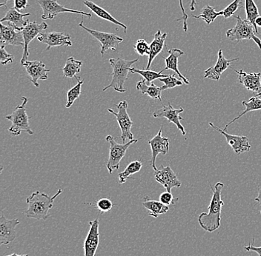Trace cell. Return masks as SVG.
Wrapping results in <instances>:
<instances>
[{
  "mask_svg": "<svg viewBox=\"0 0 261 256\" xmlns=\"http://www.w3.org/2000/svg\"><path fill=\"white\" fill-rule=\"evenodd\" d=\"M29 16H31L30 13L21 14L15 8H12L8 10L6 16L1 19V22H8V23L14 24L17 27H22L29 23V19L24 20V17Z\"/></svg>",
  "mask_w": 261,
  "mask_h": 256,
  "instance_id": "d4e9b609",
  "label": "cell"
},
{
  "mask_svg": "<svg viewBox=\"0 0 261 256\" xmlns=\"http://www.w3.org/2000/svg\"><path fill=\"white\" fill-rule=\"evenodd\" d=\"M146 81L145 79H142V80L138 81L136 86L137 90L140 91L142 94H146L154 100L158 99V100L162 102L161 94H162L163 91L161 90V88L158 87L153 83H151L150 86H148Z\"/></svg>",
  "mask_w": 261,
  "mask_h": 256,
  "instance_id": "4316f807",
  "label": "cell"
},
{
  "mask_svg": "<svg viewBox=\"0 0 261 256\" xmlns=\"http://www.w3.org/2000/svg\"><path fill=\"white\" fill-rule=\"evenodd\" d=\"M165 70L163 69L160 72H156V71H151V70H141L138 69V68H132L130 69V73H138L140 76L144 78L145 80L148 82L151 83L156 79H160L161 78H165L168 75H163L162 73Z\"/></svg>",
  "mask_w": 261,
  "mask_h": 256,
  "instance_id": "d6a6232c",
  "label": "cell"
},
{
  "mask_svg": "<svg viewBox=\"0 0 261 256\" xmlns=\"http://www.w3.org/2000/svg\"><path fill=\"white\" fill-rule=\"evenodd\" d=\"M128 104L127 101H122L117 104V112H114L112 109H108V111L115 116L116 120L118 122L119 126L121 130V136L123 143H128L130 140L134 139L133 133L130 131V129L133 125V122L130 120L127 110H128Z\"/></svg>",
  "mask_w": 261,
  "mask_h": 256,
  "instance_id": "52a82bcc",
  "label": "cell"
},
{
  "mask_svg": "<svg viewBox=\"0 0 261 256\" xmlns=\"http://www.w3.org/2000/svg\"><path fill=\"white\" fill-rule=\"evenodd\" d=\"M63 192L60 189L54 196L50 197L48 194L39 191L33 192L30 196L28 197L26 203L29 208L24 212V214L28 218L37 220H46L50 216L49 210L54 206V202L58 195Z\"/></svg>",
  "mask_w": 261,
  "mask_h": 256,
  "instance_id": "7a4b0ae2",
  "label": "cell"
},
{
  "mask_svg": "<svg viewBox=\"0 0 261 256\" xmlns=\"http://www.w3.org/2000/svg\"><path fill=\"white\" fill-rule=\"evenodd\" d=\"M223 15V11L216 12L215 11V8L212 7V6H205L203 7L201 11V14L200 15H192V17L195 19H203L207 24H210L215 20V19L219 16Z\"/></svg>",
  "mask_w": 261,
  "mask_h": 256,
  "instance_id": "1f68e13d",
  "label": "cell"
},
{
  "mask_svg": "<svg viewBox=\"0 0 261 256\" xmlns=\"http://www.w3.org/2000/svg\"><path fill=\"white\" fill-rule=\"evenodd\" d=\"M24 67L31 81L35 87H40L39 80L45 81L48 79V73L51 70L47 69L43 63L40 61H26L22 64Z\"/></svg>",
  "mask_w": 261,
  "mask_h": 256,
  "instance_id": "2e32d148",
  "label": "cell"
},
{
  "mask_svg": "<svg viewBox=\"0 0 261 256\" xmlns=\"http://www.w3.org/2000/svg\"><path fill=\"white\" fill-rule=\"evenodd\" d=\"M22 104L17 106L12 113L6 116V120L11 122V126L8 129V131L12 136H19L22 131L25 132L28 134L33 135L34 132L31 129L29 120L31 117L26 112V104L28 103V99L22 97Z\"/></svg>",
  "mask_w": 261,
  "mask_h": 256,
  "instance_id": "277c9868",
  "label": "cell"
},
{
  "mask_svg": "<svg viewBox=\"0 0 261 256\" xmlns=\"http://www.w3.org/2000/svg\"><path fill=\"white\" fill-rule=\"evenodd\" d=\"M28 6V0H14V8L20 12Z\"/></svg>",
  "mask_w": 261,
  "mask_h": 256,
  "instance_id": "b9f144b4",
  "label": "cell"
},
{
  "mask_svg": "<svg viewBox=\"0 0 261 256\" xmlns=\"http://www.w3.org/2000/svg\"><path fill=\"white\" fill-rule=\"evenodd\" d=\"M234 71L238 74V81L248 91H252L256 96L261 98V73H247L243 70Z\"/></svg>",
  "mask_w": 261,
  "mask_h": 256,
  "instance_id": "44dd1931",
  "label": "cell"
},
{
  "mask_svg": "<svg viewBox=\"0 0 261 256\" xmlns=\"http://www.w3.org/2000/svg\"><path fill=\"white\" fill-rule=\"evenodd\" d=\"M0 53H1V56H0V62H1L3 65H7L9 63H12L14 60V56L13 55L9 54L4 47H1L0 48Z\"/></svg>",
  "mask_w": 261,
  "mask_h": 256,
  "instance_id": "ab89813d",
  "label": "cell"
},
{
  "mask_svg": "<svg viewBox=\"0 0 261 256\" xmlns=\"http://www.w3.org/2000/svg\"><path fill=\"white\" fill-rule=\"evenodd\" d=\"M139 59L133 60H125L118 57L117 59H110L109 63L112 67V80L109 86L103 88L102 91H106L109 88H113L114 91L118 93H125L126 89L124 88V84L128 80V73L132 66L138 63Z\"/></svg>",
  "mask_w": 261,
  "mask_h": 256,
  "instance_id": "3957f363",
  "label": "cell"
},
{
  "mask_svg": "<svg viewBox=\"0 0 261 256\" xmlns=\"http://www.w3.org/2000/svg\"><path fill=\"white\" fill-rule=\"evenodd\" d=\"M37 3L43 11L42 19L44 20L55 19V16L62 13H72V14H80L81 16H86L89 18L91 17V13L63 7L57 3V0H37Z\"/></svg>",
  "mask_w": 261,
  "mask_h": 256,
  "instance_id": "9c48e42d",
  "label": "cell"
},
{
  "mask_svg": "<svg viewBox=\"0 0 261 256\" xmlns=\"http://www.w3.org/2000/svg\"><path fill=\"white\" fill-rule=\"evenodd\" d=\"M257 191H258V195H257V196L255 198H254V200L256 201V202H257V204H258L260 206V214H261V187H259L258 190H257Z\"/></svg>",
  "mask_w": 261,
  "mask_h": 256,
  "instance_id": "ee69618b",
  "label": "cell"
},
{
  "mask_svg": "<svg viewBox=\"0 0 261 256\" xmlns=\"http://www.w3.org/2000/svg\"><path fill=\"white\" fill-rule=\"evenodd\" d=\"M154 176L156 182L163 185L166 189V191L171 192L172 188H179L182 185L177 174L171 168L169 164L166 167L161 165L159 169L154 171Z\"/></svg>",
  "mask_w": 261,
  "mask_h": 256,
  "instance_id": "7c38bea8",
  "label": "cell"
},
{
  "mask_svg": "<svg viewBox=\"0 0 261 256\" xmlns=\"http://www.w3.org/2000/svg\"><path fill=\"white\" fill-rule=\"evenodd\" d=\"M169 56L164 57L165 63H166V70H171L176 73V74L180 78L181 80L184 81V84H189V80L187 77L184 76L178 69V60L179 57L184 54L182 50L177 48H172L168 50Z\"/></svg>",
  "mask_w": 261,
  "mask_h": 256,
  "instance_id": "7402d4cb",
  "label": "cell"
},
{
  "mask_svg": "<svg viewBox=\"0 0 261 256\" xmlns=\"http://www.w3.org/2000/svg\"><path fill=\"white\" fill-rule=\"evenodd\" d=\"M80 27L84 29L90 35L99 41L101 45V54L104 56L109 50L112 51H115L117 50V47L120 45L123 41L122 37L116 35V34H112V33H106L102 32H98V31L90 29L86 27L83 23V21L79 24Z\"/></svg>",
  "mask_w": 261,
  "mask_h": 256,
  "instance_id": "ba28073f",
  "label": "cell"
},
{
  "mask_svg": "<svg viewBox=\"0 0 261 256\" xmlns=\"http://www.w3.org/2000/svg\"><path fill=\"white\" fill-rule=\"evenodd\" d=\"M195 5H196L195 0H191V4H190L191 11H195Z\"/></svg>",
  "mask_w": 261,
  "mask_h": 256,
  "instance_id": "f6af8a7d",
  "label": "cell"
},
{
  "mask_svg": "<svg viewBox=\"0 0 261 256\" xmlns=\"http://www.w3.org/2000/svg\"><path fill=\"white\" fill-rule=\"evenodd\" d=\"M162 131L163 126L160 129L158 134L148 141V144L151 147V154H152L151 164L154 171L158 169L156 167V159L158 155L167 154L169 151V138L163 137Z\"/></svg>",
  "mask_w": 261,
  "mask_h": 256,
  "instance_id": "e0dca14e",
  "label": "cell"
},
{
  "mask_svg": "<svg viewBox=\"0 0 261 256\" xmlns=\"http://www.w3.org/2000/svg\"><path fill=\"white\" fill-rule=\"evenodd\" d=\"M255 23L257 27H261V16H259L256 19Z\"/></svg>",
  "mask_w": 261,
  "mask_h": 256,
  "instance_id": "bcb514c9",
  "label": "cell"
},
{
  "mask_svg": "<svg viewBox=\"0 0 261 256\" xmlns=\"http://www.w3.org/2000/svg\"><path fill=\"white\" fill-rule=\"evenodd\" d=\"M166 37H167V34L162 33L160 30L158 31L156 34H154V40L149 45L150 54L148 57V64H147L146 70L150 69L153 60L163 51Z\"/></svg>",
  "mask_w": 261,
  "mask_h": 256,
  "instance_id": "603a6c76",
  "label": "cell"
},
{
  "mask_svg": "<svg viewBox=\"0 0 261 256\" xmlns=\"http://www.w3.org/2000/svg\"><path fill=\"white\" fill-rule=\"evenodd\" d=\"M88 205H94L101 213H108L114 208L113 202L107 198H100L94 205L93 204H88Z\"/></svg>",
  "mask_w": 261,
  "mask_h": 256,
  "instance_id": "d590c367",
  "label": "cell"
},
{
  "mask_svg": "<svg viewBox=\"0 0 261 256\" xmlns=\"http://www.w3.org/2000/svg\"><path fill=\"white\" fill-rule=\"evenodd\" d=\"M8 0H0V6L3 7V6H6Z\"/></svg>",
  "mask_w": 261,
  "mask_h": 256,
  "instance_id": "7dc6e473",
  "label": "cell"
},
{
  "mask_svg": "<svg viewBox=\"0 0 261 256\" xmlns=\"http://www.w3.org/2000/svg\"><path fill=\"white\" fill-rule=\"evenodd\" d=\"M210 185L213 194L208 206V212L207 213H201L199 216L197 221L204 231L212 233L217 231L221 224L220 222H221L222 208L224 205V202L221 200V191L224 187V184L218 182L214 187L210 183Z\"/></svg>",
  "mask_w": 261,
  "mask_h": 256,
  "instance_id": "6da1fadb",
  "label": "cell"
},
{
  "mask_svg": "<svg viewBox=\"0 0 261 256\" xmlns=\"http://www.w3.org/2000/svg\"><path fill=\"white\" fill-rule=\"evenodd\" d=\"M160 202L166 206H169L171 205H174L178 201V198H174L172 194L170 192H164L160 195Z\"/></svg>",
  "mask_w": 261,
  "mask_h": 256,
  "instance_id": "f35d334b",
  "label": "cell"
},
{
  "mask_svg": "<svg viewBox=\"0 0 261 256\" xmlns=\"http://www.w3.org/2000/svg\"><path fill=\"white\" fill-rule=\"evenodd\" d=\"M241 4H242V0H234L231 4L228 5L227 7L223 9V17L225 19H228L234 16V14L239 8H244V6H241Z\"/></svg>",
  "mask_w": 261,
  "mask_h": 256,
  "instance_id": "8d00e7d4",
  "label": "cell"
},
{
  "mask_svg": "<svg viewBox=\"0 0 261 256\" xmlns=\"http://www.w3.org/2000/svg\"><path fill=\"white\" fill-rule=\"evenodd\" d=\"M179 6H180L181 11H182V17L179 18V19H177V21L184 20V31L186 33L188 32V23L187 20L188 18H189V16L187 13H186L185 8H184V3H182V0H179Z\"/></svg>",
  "mask_w": 261,
  "mask_h": 256,
  "instance_id": "60d3db41",
  "label": "cell"
},
{
  "mask_svg": "<svg viewBox=\"0 0 261 256\" xmlns=\"http://www.w3.org/2000/svg\"><path fill=\"white\" fill-rule=\"evenodd\" d=\"M159 80L164 84V86L161 87L162 91L171 89V88L177 87V86H182L184 84V82L181 79H177L173 75H168L166 77L161 78Z\"/></svg>",
  "mask_w": 261,
  "mask_h": 256,
  "instance_id": "e575fe53",
  "label": "cell"
},
{
  "mask_svg": "<svg viewBox=\"0 0 261 256\" xmlns=\"http://www.w3.org/2000/svg\"><path fill=\"white\" fill-rule=\"evenodd\" d=\"M135 52L140 56H149L150 54V45L144 40H138L135 43Z\"/></svg>",
  "mask_w": 261,
  "mask_h": 256,
  "instance_id": "74e56055",
  "label": "cell"
},
{
  "mask_svg": "<svg viewBox=\"0 0 261 256\" xmlns=\"http://www.w3.org/2000/svg\"><path fill=\"white\" fill-rule=\"evenodd\" d=\"M247 252H255L258 254L259 256H261V247H254L253 244H249L248 246L244 247Z\"/></svg>",
  "mask_w": 261,
  "mask_h": 256,
  "instance_id": "7bdbcfd3",
  "label": "cell"
},
{
  "mask_svg": "<svg viewBox=\"0 0 261 256\" xmlns=\"http://www.w3.org/2000/svg\"><path fill=\"white\" fill-rule=\"evenodd\" d=\"M83 4H84L85 6H87V7L89 8L93 13H94L98 17L101 18V19H104V20L108 21V22H112V23L114 24H117V25L120 26V27L124 29V32H125V34H126L127 26L125 25V24L119 22L117 19H116L112 14H109V13L107 11H106L105 9L99 7V6H97V4L93 3V2L89 1V0H84Z\"/></svg>",
  "mask_w": 261,
  "mask_h": 256,
  "instance_id": "cb8c5ba5",
  "label": "cell"
},
{
  "mask_svg": "<svg viewBox=\"0 0 261 256\" xmlns=\"http://www.w3.org/2000/svg\"><path fill=\"white\" fill-rule=\"evenodd\" d=\"M37 40L42 43L47 45L45 51H48L54 47L72 46L71 37L64 33L56 32L41 33L37 37Z\"/></svg>",
  "mask_w": 261,
  "mask_h": 256,
  "instance_id": "4fadbf2b",
  "label": "cell"
},
{
  "mask_svg": "<svg viewBox=\"0 0 261 256\" xmlns=\"http://www.w3.org/2000/svg\"><path fill=\"white\" fill-rule=\"evenodd\" d=\"M210 125L226 138V143L231 147V149L236 154H241V153L249 152L250 151L251 145L249 144V138L247 137L229 134L228 132L215 126L212 122H210Z\"/></svg>",
  "mask_w": 261,
  "mask_h": 256,
  "instance_id": "5bb4252c",
  "label": "cell"
},
{
  "mask_svg": "<svg viewBox=\"0 0 261 256\" xmlns=\"http://www.w3.org/2000/svg\"><path fill=\"white\" fill-rule=\"evenodd\" d=\"M245 9H246V19L254 25L256 33L258 34L255 20L260 14H259L258 8L254 0H245Z\"/></svg>",
  "mask_w": 261,
  "mask_h": 256,
  "instance_id": "4dcf8cb0",
  "label": "cell"
},
{
  "mask_svg": "<svg viewBox=\"0 0 261 256\" xmlns=\"http://www.w3.org/2000/svg\"><path fill=\"white\" fill-rule=\"evenodd\" d=\"M48 27V24L45 22L38 24L36 22H29L27 25L20 27L24 40L23 54L21 60V64L27 61L28 57L29 56V46L31 42L34 38L38 37L39 34H40L42 31L46 30Z\"/></svg>",
  "mask_w": 261,
  "mask_h": 256,
  "instance_id": "30bf717a",
  "label": "cell"
},
{
  "mask_svg": "<svg viewBox=\"0 0 261 256\" xmlns=\"http://www.w3.org/2000/svg\"><path fill=\"white\" fill-rule=\"evenodd\" d=\"M106 140L110 145L109 160L106 163V167L109 174H112L114 170L120 169V161L125 156L128 148L130 145L138 143L139 139L130 140L128 143L118 144L113 136L109 135L106 136Z\"/></svg>",
  "mask_w": 261,
  "mask_h": 256,
  "instance_id": "8992f818",
  "label": "cell"
},
{
  "mask_svg": "<svg viewBox=\"0 0 261 256\" xmlns=\"http://www.w3.org/2000/svg\"><path fill=\"white\" fill-rule=\"evenodd\" d=\"M76 79L78 80L77 84H76L74 87L71 88V89L67 92V101L66 104H65V107H66V108L71 107V106L73 105V102L81 95L82 86H83V83H84V80H81V77H80V76H77Z\"/></svg>",
  "mask_w": 261,
  "mask_h": 256,
  "instance_id": "836d02e7",
  "label": "cell"
},
{
  "mask_svg": "<svg viewBox=\"0 0 261 256\" xmlns=\"http://www.w3.org/2000/svg\"><path fill=\"white\" fill-rule=\"evenodd\" d=\"M90 229L85 240V256H95L99 243V221L98 218L89 221Z\"/></svg>",
  "mask_w": 261,
  "mask_h": 256,
  "instance_id": "ac0fdd59",
  "label": "cell"
},
{
  "mask_svg": "<svg viewBox=\"0 0 261 256\" xmlns=\"http://www.w3.org/2000/svg\"><path fill=\"white\" fill-rule=\"evenodd\" d=\"M143 167V163L140 161H134L130 162L123 172L119 174V184H124L126 182L127 179H134L130 176L140 172Z\"/></svg>",
  "mask_w": 261,
  "mask_h": 256,
  "instance_id": "f546056e",
  "label": "cell"
},
{
  "mask_svg": "<svg viewBox=\"0 0 261 256\" xmlns=\"http://www.w3.org/2000/svg\"><path fill=\"white\" fill-rule=\"evenodd\" d=\"M242 105L245 107V110L241 112L238 117H237L236 118L233 119L231 122H228L227 125L225 126L224 129L223 130L225 131L227 130V128L231 124L236 122L237 120H239L240 118L243 117V116L245 115V114L249 112L255 111V110H261V99L259 96H253V97L250 98L249 101L246 102V101H244L242 102Z\"/></svg>",
  "mask_w": 261,
  "mask_h": 256,
  "instance_id": "83f0119b",
  "label": "cell"
},
{
  "mask_svg": "<svg viewBox=\"0 0 261 256\" xmlns=\"http://www.w3.org/2000/svg\"><path fill=\"white\" fill-rule=\"evenodd\" d=\"M83 64V61L76 60L72 56L68 58L63 69L64 77L69 78V79L74 77L76 79L77 77L76 74L81 72V66Z\"/></svg>",
  "mask_w": 261,
  "mask_h": 256,
  "instance_id": "f1b7e54d",
  "label": "cell"
},
{
  "mask_svg": "<svg viewBox=\"0 0 261 256\" xmlns=\"http://www.w3.org/2000/svg\"><path fill=\"white\" fill-rule=\"evenodd\" d=\"M19 224L18 219H8L4 215L0 218V246L8 245L15 240L16 226Z\"/></svg>",
  "mask_w": 261,
  "mask_h": 256,
  "instance_id": "ffe728a7",
  "label": "cell"
},
{
  "mask_svg": "<svg viewBox=\"0 0 261 256\" xmlns=\"http://www.w3.org/2000/svg\"><path fill=\"white\" fill-rule=\"evenodd\" d=\"M233 16L237 19V23L234 27L226 32V37L228 40L236 42V43L244 40H252L261 49V40L256 36L257 33L254 25L247 19H243L240 16Z\"/></svg>",
  "mask_w": 261,
  "mask_h": 256,
  "instance_id": "5b68a950",
  "label": "cell"
},
{
  "mask_svg": "<svg viewBox=\"0 0 261 256\" xmlns=\"http://www.w3.org/2000/svg\"><path fill=\"white\" fill-rule=\"evenodd\" d=\"M6 256H29V255H28V254L27 255H18V254H16L15 252H14V253L11 254V255Z\"/></svg>",
  "mask_w": 261,
  "mask_h": 256,
  "instance_id": "c3c4849f",
  "label": "cell"
},
{
  "mask_svg": "<svg viewBox=\"0 0 261 256\" xmlns=\"http://www.w3.org/2000/svg\"><path fill=\"white\" fill-rule=\"evenodd\" d=\"M0 40H1V47H6L7 45H14V46L24 47V40L22 37L20 27H17L14 24L8 23V25H4L1 22L0 24Z\"/></svg>",
  "mask_w": 261,
  "mask_h": 256,
  "instance_id": "8fae6325",
  "label": "cell"
},
{
  "mask_svg": "<svg viewBox=\"0 0 261 256\" xmlns=\"http://www.w3.org/2000/svg\"><path fill=\"white\" fill-rule=\"evenodd\" d=\"M184 111V109L182 107L174 109L172 105L169 103L167 106L163 105L162 108L153 112V117L154 118L166 119L169 122L174 124L177 126V129L182 133V136H186V129L180 123V121L184 120V118L179 116V114Z\"/></svg>",
  "mask_w": 261,
  "mask_h": 256,
  "instance_id": "9a60e30c",
  "label": "cell"
},
{
  "mask_svg": "<svg viewBox=\"0 0 261 256\" xmlns=\"http://www.w3.org/2000/svg\"><path fill=\"white\" fill-rule=\"evenodd\" d=\"M239 60V57H237L232 60H227L223 56V50H219L218 51V58L215 66L210 67L208 69L205 70L204 78L205 79H212L214 81H218L221 76L222 73L227 70L228 68H231V63Z\"/></svg>",
  "mask_w": 261,
  "mask_h": 256,
  "instance_id": "d6986e66",
  "label": "cell"
},
{
  "mask_svg": "<svg viewBox=\"0 0 261 256\" xmlns=\"http://www.w3.org/2000/svg\"><path fill=\"white\" fill-rule=\"evenodd\" d=\"M142 204L150 212L149 216L154 218H158L160 215L164 214L169 210V206L163 205L160 201L151 200L148 196L145 197Z\"/></svg>",
  "mask_w": 261,
  "mask_h": 256,
  "instance_id": "484cf974",
  "label": "cell"
}]
</instances>
